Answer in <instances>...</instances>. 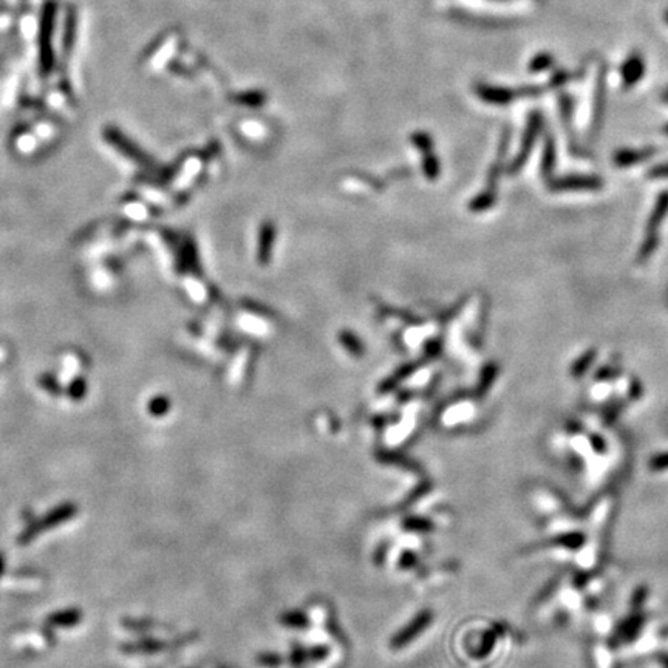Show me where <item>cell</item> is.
Instances as JSON below:
<instances>
[{
    "label": "cell",
    "mask_w": 668,
    "mask_h": 668,
    "mask_svg": "<svg viewBox=\"0 0 668 668\" xmlns=\"http://www.w3.org/2000/svg\"><path fill=\"white\" fill-rule=\"evenodd\" d=\"M76 511H78V509H76V506H73V505H62L59 507L53 509V511L50 512L45 518H42L39 523H37V521L31 523L28 529L22 534L21 538H19V543L25 545V543L31 542V540H33L42 529H47V527H54L57 525L63 523V521H67V520L72 518L73 515H76Z\"/></svg>",
    "instance_id": "6da1fadb"
},
{
    "label": "cell",
    "mask_w": 668,
    "mask_h": 668,
    "mask_svg": "<svg viewBox=\"0 0 668 668\" xmlns=\"http://www.w3.org/2000/svg\"><path fill=\"white\" fill-rule=\"evenodd\" d=\"M668 212V194H662L659 196L658 206L654 209V212L650 219V225L647 227V239L642 245L639 251V262H645V260L651 256L658 246V227L660 225V221L665 217Z\"/></svg>",
    "instance_id": "7a4b0ae2"
},
{
    "label": "cell",
    "mask_w": 668,
    "mask_h": 668,
    "mask_svg": "<svg viewBox=\"0 0 668 668\" xmlns=\"http://www.w3.org/2000/svg\"><path fill=\"white\" fill-rule=\"evenodd\" d=\"M602 181L596 176H566L551 183L554 190H594L600 189Z\"/></svg>",
    "instance_id": "3957f363"
},
{
    "label": "cell",
    "mask_w": 668,
    "mask_h": 668,
    "mask_svg": "<svg viewBox=\"0 0 668 668\" xmlns=\"http://www.w3.org/2000/svg\"><path fill=\"white\" fill-rule=\"evenodd\" d=\"M540 129H542V117H540L538 113H534L532 117H531L529 125H527V130H526V135H525V141H523V149H521L518 158L514 163V169H518L521 166V164L525 163L527 155H529V152L532 149L534 143H536V139H537L538 133H540Z\"/></svg>",
    "instance_id": "277c9868"
},
{
    "label": "cell",
    "mask_w": 668,
    "mask_h": 668,
    "mask_svg": "<svg viewBox=\"0 0 668 668\" xmlns=\"http://www.w3.org/2000/svg\"><path fill=\"white\" fill-rule=\"evenodd\" d=\"M644 72H645V63L640 59V56L638 54L629 56L622 67V76L625 85L629 87L636 84V82L644 76Z\"/></svg>",
    "instance_id": "5b68a950"
},
{
    "label": "cell",
    "mask_w": 668,
    "mask_h": 668,
    "mask_svg": "<svg viewBox=\"0 0 668 668\" xmlns=\"http://www.w3.org/2000/svg\"><path fill=\"white\" fill-rule=\"evenodd\" d=\"M653 154H654L653 149H645V150H622V152H617V154H616L614 163H616V166H620V168L631 166V164H638L642 160H645V158L651 156Z\"/></svg>",
    "instance_id": "8992f818"
},
{
    "label": "cell",
    "mask_w": 668,
    "mask_h": 668,
    "mask_svg": "<svg viewBox=\"0 0 668 668\" xmlns=\"http://www.w3.org/2000/svg\"><path fill=\"white\" fill-rule=\"evenodd\" d=\"M480 94L486 101H492V103L498 104H506L511 103L514 99V92L506 90V88H480Z\"/></svg>",
    "instance_id": "52a82bcc"
},
{
    "label": "cell",
    "mask_w": 668,
    "mask_h": 668,
    "mask_svg": "<svg viewBox=\"0 0 668 668\" xmlns=\"http://www.w3.org/2000/svg\"><path fill=\"white\" fill-rule=\"evenodd\" d=\"M81 620V613L78 609H67V611H59L50 617L48 622L53 623V625H61V627H72L76 625Z\"/></svg>",
    "instance_id": "ba28073f"
},
{
    "label": "cell",
    "mask_w": 668,
    "mask_h": 668,
    "mask_svg": "<svg viewBox=\"0 0 668 668\" xmlns=\"http://www.w3.org/2000/svg\"><path fill=\"white\" fill-rule=\"evenodd\" d=\"M552 65V57L549 54H538L534 57V59L531 61V65L529 68L532 70V72H542V70H546V68H549Z\"/></svg>",
    "instance_id": "9c48e42d"
},
{
    "label": "cell",
    "mask_w": 668,
    "mask_h": 668,
    "mask_svg": "<svg viewBox=\"0 0 668 668\" xmlns=\"http://www.w3.org/2000/svg\"><path fill=\"white\" fill-rule=\"evenodd\" d=\"M554 156H556V149H554V144H552V141L549 139L548 144H546V150L543 156V172L546 175L549 174L552 164H554Z\"/></svg>",
    "instance_id": "30bf717a"
},
{
    "label": "cell",
    "mask_w": 668,
    "mask_h": 668,
    "mask_svg": "<svg viewBox=\"0 0 668 668\" xmlns=\"http://www.w3.org/2000/svg\"><path fill=\"white\" fill-rule=\"evenodd\" d=\"M594 356H596L594 352H589L587 356H585L583 359H580V361L577 362V364L574 365V368H572V370H574L576 376H578V374H582L585 370H587V367L591 364V362H593Z\"/></svg>",
    "instance_id": "8fae6325"
},
{
    "label": "cell",
    "mask_w": 668,
    "mask_h": 668,
    "mask_svg": "<svg viewBox=\"0 0 668 668\" xmlns=\"http://www.w3.org/2000/svg\"><path fill=\"white\" fill-rule=\"evenodd\" d=\"M650 178H668V164H662V166H656L650 170L648 174Z\"/></svg>",
    "instance_id": "7c38bea8"
},
{
    "label": "cell",
    "mask_w": 668,
    "mask_h": 668,
    "mask_svg": "<svg viewBox=\"0 0 668 668\" xmlns=\"http://www.w3.org/2000/svg\"><path fill=\"white\" fill-rule=\"evenodd\" d=\"M3 568H5V558L2 554H0V574L3 572Z\"/></svg>",
    "instance_id": "4fadbf2b"
},
{
    "label": "cell",
    "mask_w": 668,
    "mask_h": 668,
    "mask_svg": "<svg viewBox=\"0 0 668 668\" xmlns=\"http://www.w3.org/2000/svg\"><path fill=\"white\" fill-rule=\"evenodd\" d=\"M665 21H667V22H668V11H667V12H665Z\"/></svg>",
    "instance_id": "5bb4252c"
},
{
    "label": "cell",
    "mask_w": 668,
    "mask_h": 668,
    "mask_svg": "<svg viewBox=\"0 0 668 668\" xmlns=\"http://www.w3.org/2000/svg\"><path fill=\"white\" fill-rule=\"evenodd\" d=\"M665 132H667V133H668V125H667V129H665Z\"/></svg>",
    "instance_id": "9a60e30c"
}]
</instances>
